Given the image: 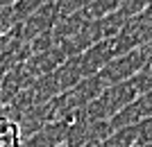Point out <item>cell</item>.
<instances>
[{"mask_svg":"<svg viewBox=\"0 0 152 147\" xmlns=\"http://www.w3.org/2000/svg\"><path fill=\"white\" fill-rule=\"evenodd\" d=\"M0 147H23L20 125L7 115H0Z\"/></svg>","mask_w":152,"mask_h":147,"instance_id":"1","label":"cell"}]
</instances>
